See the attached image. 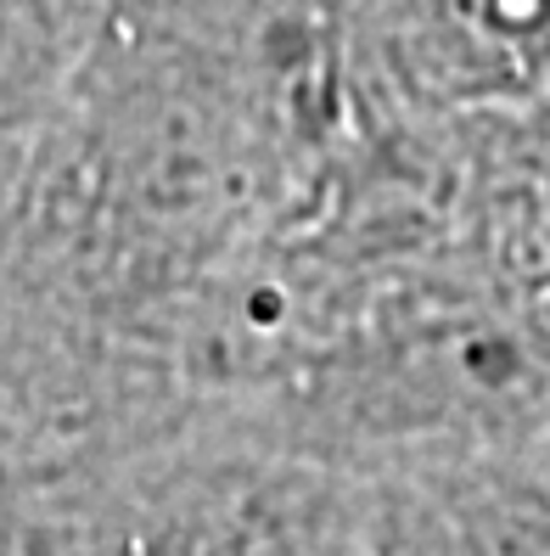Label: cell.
Masks as SVG:
<instances>
[{"label": "cell", "instance_id": "cell-2", "mask_svg": "<svg viewBox=\"0 0 550 556\" xmlns=\"http://www.w3.org/2000/svg\"><path fill=\"white\" fill-rule=\"evenodd\" d=\"M449 74L477 113L550 102V0H433Z\"/></svg>", "mask_w": 550, "mask_h": 556}, {"label": "cell", "instance_id": "cell-1", "mask_svg": "<svg viewBox=\"0 0 550 556\" xmlns=\"http://www.w3.org/2000/svg\"><path fill=\"white\" fill-rule=\"evenodd\" d=\"M405 556H550V472L523 455L444 467L405 529Z\"/></svg>", "mask_w": 550, "mask_h": 556}, {"label": "cell", "instance_id": "cell-3", "mask_svg": "<svg viewBox=\"0 0 550 556\" xmlns=\"http://www.w3.org/2000/svg\"><path fill=\"white\" fill-rule=\"evenodd\" d=\"M539 467L550 472V439H545V450H539Z\"/></svg>", "mask_w": 550, "mask_h": 556}]
</instances>
